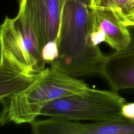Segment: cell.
<instances>
[{
	"mask_svg": "<svg viewBox=\"0 0 134 134\" xmlns=\"http://www.w3.org/2000/svg\"><path fill=\"white\" fill-rule=\"evenodd\" d=\"M84 82L52 68H46L30 85L1 101L0 125L30 124L50 102L88 87Z\"/></svg>",
	"mask_w": 134,
	"mask_h": 134,
	"instance_id": "1",
	"label": "cell"
},
{
	"mask_svg": "<svg viewBox=\"0 0 134 134\" xmlns=\"http://www.w3.org/2000/svg\"><path fill=\"white\" fill-rule=\"evenodd\" d=\"M121 116L124 119L134 121V102H126L121 108Z\"/></svg>",
	"mask_w": 134,
	"mask_h": 134,
	"instance_id": "10",
	"label": "cell"
},
{
	"mask_svg": "<svg viewBox=\"0 0 134 134\" xmlns=\"http://www.w3.org/2000/svg\"><path fill=\"white\" fill-rule=\"evenodd\" d=\"M19 12L29 21L40 46L56 42L61 16L60 0H20Z\"/></svg>",
	"mask_w": 134,
	"mask_h": 134,
	"instance_id": "4",
	"label": "cell"
},
{
	"mask_svg": "<svg viewBox=\"0 0 134 134\" xmlns=\"http://www.w3.org/2000/svg\"><path fill=\"white\" fill-rule=\"evenodd\" d=\"M41 73L25 74L0 63V102L28 87Z\"/></svg>",
	"mask_w": 134,
	"mask_h": 134,
	"instance_id": "7",
	"label": "cell"
},
{
	"mask_svg": "<svg viewBox=\"0 0 134 134\" xmlns=\"http://www.w3.org/2000/svg\"><path fill=\"white\" fill-rule=\"evenodd\" d=\"M130 35V41L127 49L124 51H134V25L127 27Z\"/></svg>",
	"mask_w": 134,
	"mask_h": 134,
	"instance_id": "11",
	"label": "cell"
},
{
	"mask_svg": "<svg viewBox=\"0 0 134 134\" xmlns=\"http://www.w3.org/2000/svg\"><path fill=\"white\" fill-rule=\"evenodd\" d=\"M126 102L117 91L88 87L50 102L42 109L40 115L73 121L106 122L123 118L121 108Z\"/></svg>",
	"mask_w": 134,
	"mask_h": 134,
	"instance_id": "2",
	"label": "cell"
},
{
	"mask_svg": "<svg viewBox=\"0 0 134 134\" xmlns=\"http://www.w3.org/2000/svg\"><path fill=\"white\" fill-rule=\"evenodd\" d=\"M82 134H134V121L121 118L83 124Z\"/></svg>",
	"mask_w": 134,
	"mask_h": 134,
	"instance_id": "9",
	"label": "cell"
},
{
	"mask_svg": "<svg viewBox=\"0 0 134 134\" xmlns=\"http://www.w3.org/2000/svg\"><path fill=\"white\" fill-rule=\"evenodd\" d=\"M0 63L27 74L46 68L37 33L19 12L14 18L6 16L0 26Z\"/></svg>",
	"mask_w": 134,
	"mask_h": 134,
	"instance_id": "3",
	"label": "cell"
},
{
	"mask_svg": "<svg viewBox=\"0 0 134 134\" xmlns=\"http://www.w3.org/2000/svg\"><path fill=\"white\" fill-rule=\"evenodd\" d=\"M93 14L90 30V39L95 46L105 42L115 52L125 50L130 41L127 27L120 23L109 10L92 8Z\"/></svg>",
	"mask_w": 134,
	"mask_h": 134,
	"instance_id": "5",
	"label": "cell"
},
{
	"mask_svg": "<svg viewBox=\"0 0 134 134\" xmlns=\"http://www.w3.org/2000/svg\"><path fill=\"white\" fill-rule=\"evenodd\" d=\"M92 8L109 10L127 27L134 25V0H93Z\"/></svg>",
	"mask_w": 134,
	"mask_h": 134,
	"instance_id": "8",
	"label": "cell"
},
{
	"mask_svg": "<svg viewBox=\"0 0 134 134\" xmlns=\"http://www.w3.org/2000/svg\"><path fill=\"white\" fill-rule=\"evenodd\" d=\"M101 74L114 90L134 89V51L106 56Z\"/></svg>",
	"mask_w": 134,
	"mask_h": 134,
	"instance_id": "6",
	"label": "cell"
}]
</instances>
